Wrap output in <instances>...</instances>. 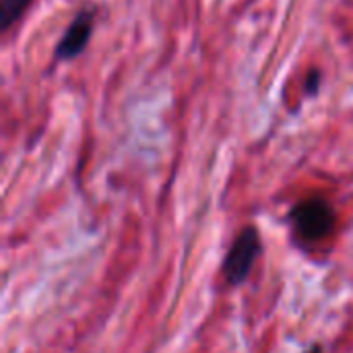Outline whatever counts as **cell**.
<instances>
[{
    "instance_id": "obj_1",
    "label": "cell",
    "mask_w": 353,
    "mask_h": 353,
    "mask_svg": "<svg viewBox=\"0 0 353 353\" xmlns=\"http://www.w3.org/2000/svg\"><path fill=\"white\" fill-rule=\"evenodd\" d=\"M290 219H292L298 236L308 242H319V240L329 238L337 223L335 209L331 207L329 201H325L321 196H312V199L298 203L294 207Z\"/></svg>"
},
{
    "instance_id": "obj_2",
    "label": "cell",
    "mask_w": 353,
    "mask_h": 353,
    "mask_svg": "<svg viewBox=\"0 0 353 353\" xmlns=\"http://www.w3.org/2000/svg\"><path fill=\"white\" fill-rule=\"evenodd\" d=\"M263 252L261 234L254 225H246L234 240L223 261V277L230 285H242Z\"/></svg>"
},
{
    "instance_id": "obj_3",
    "label": "cell",
    "mask_w": 353,
    "mask_h": 353,
    "mask_svg": "<svg viewBox=\"0 0 353 353\" xmlns=\"http://www.w3.org/2000/svg\"><path fill=\"white\" fill-rule=\"evenodd\" d=\"M93 27H95V8L79 10L54 48V62H70L79 58L91 41Z\"/></svg>"
},
{
    "instance_id": "obj_4",
    "label": "cell",
    "mask_w": 353,
    "mask_h": 353,
    "mask_svg": "<svg viewBox=\"0 0 353 353\" xmlns=\"http://www.w3.org/2000/svg\"><path fill=\"white\" fill-rule=\"evenodd\" d=\"M33 0H0V31L8 33L10 27L25 14Z\"/></svg>"
},
{
    "instance_id": "obj_5",
    "label": "cell",
    "mask_w": 353,
    "mask_h": 353,
    "mask_svg": "<svg viewBox=\"0 0 353 353\" xmlns=\"http://www.w3.org/2000/svg\"><path fill=\"white\" fill-rule=\"evenodd\" d=\"M319 81H321V70H310L306 79V93L314 95L319 91Z\"/></svg>"
}]
</instances>
